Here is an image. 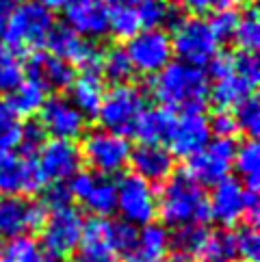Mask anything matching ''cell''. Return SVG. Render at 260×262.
<instances>
[{"label":"cell","instance_id":"18","mask_svg":"<svg viewBox=\"0 0 260 262\" xmlns=\"http://www.w3.org/2000/svg\"><path fill=\"white\" fill-rule=\"evenodd\" d=\"M210 141V128L208 119L204 113H182L176 119L174 133L167 141V149L171 156L191 158L193 154L202 152Z\"/></svg>","mask_w":260,"mask_h":262},{"label":"cell","instance_id":"23","mask_svg":"<svg viewBox=\"0 0 260 262\" xmlns=\"http://www.w3.org/2000/svg\"><path fill=\"white\" fill-rule=\"evenodd\" d=\"M169 249V232L161 223H147L139 230L137 247L128 254L124 262H163Z\"/></svg>","mask_w":260,"mask_h":262},{"label":"cell","instance_id":"14","mask_svg":"<svg viewBox=\"0 0 260 262\" xmlns=\"http://www.w3.org/2000/svg\"><path fill=\"white\" fill-rule=\"evenodd\" d=\"M39 113H41L39 124L46 130V135H50L52 139L74 141V139L85 135L87 117L74 106V102L70 98H63V96L46 98Z\"/></svg>","mask_w":260,"mask_h":262},{"label":"cell","instance_id":"46","mask_svg":"<svg viewBox=\"0 0 260 262\" xmlns=\"http://www.w3.org/2000/svg\"><path fill=\"white\" fill-rule=\"evenodd\" d=\"M208 68V74L206 76L212 78V80H219L228 76V74H232V54L228 52H217L215 57L210 59V63L206 65Z\"/></svg>","mask_w":260,"mask_h":262},{"label":"cell","instance_id":"27","mask_svg":"<svg viewBox=\"0 0 260 262\" xmlns=\"http://www.w3.org/2000/svg\"><path fill=\"white\" fill-rule=\"evenodd\" d=\"M232 167H236L243 178V189L260 191V149L256 139H245L241 145H236Z\"/></svg>","mask_w":260,"mask_h":262},{"label":"cell","instance_id":"11","mask_svg":"<svg viewBox=\"0 0 260 262\" xmlns=\"http://www.w3.org/2000/svg\"><path fill=\"white\" fill-rule=\"evenodd\" d=\"M48 210L39 200L24 195H0V236L15 238L41 230Z\"/></svg>","mask_w":260,"mask_h":262},{"label":"cell","instance_id":"28","mask_svg":"<svg viewBox=\"0 0 260 262\" xmlns=\"http://www.w3.org/2000/svg\"><path fill=\"white\" fill-rule=\"evenodd\" d=\"M204 262H236V238L234 232L228 228H219L208 232L206 241L198 254Z\"/></svg>","mask_w":260,"mask_h":262},{"label":"cell","instance_id":"34","mask_svg":"<svg viewBox=\"0 0 260 262\" xmlns=\"http://www.w3.org/2000/svg\"><path fill=\"white\" fill-rule=\"evenodd\" d=\"M22 80H24V65L20 57L11 48H7L5 43H0V91L11 93Z\"/></svg>","mask_w":260,"mask_h":262},{"label":"cell","instance_id":"40","mask_svg":"<svg viewBox=\"0 0 260 262\" xmlns=\"http://www.w3.org/2000/svg\"><path fill=\"white\" fill-rule=\"evenodd\" d=\"M111 236H113V245L119 254V260H124L128 254H133V249L137 247V236L139 230L135 226H130L126 221H111Z\"/></svg>","mask_w":260,"mask_h":262},{"label":"cell","instance_id":"47","mask_svg":"<svg viewBox=\"0 0 260 262\" xmlns=\"http://www.w3.org/2000/svg\"><path fill=\"white\" fill-rule=\"evenodd\" d=\"M20 3H22V0H0V33H3L7 20L11 17L13 9L20 5Z\"/></svg>","mask_w":260,"mask_h":262},{"label":"cell","instance_id":"48","mask_svg":"<svg viewBox=\"0 0 260 262\" xmlns=\"http://www.w3.org/2000/svg\"><path fill=\"white\" fill-rule=\"evenodd\" d=\"M184 9H189L193 13H204L210 9V0H182L180 3Z\"/></svg>","mask_w":260,"mask_h":262},{"label":"cell","instance_id":"53","mask_svg":"<svg viewBox=\"0 0 260 262\" xmlns=\"http://www.w3.org/2000/svg\"><path fill=\"white\" fill-rule=\"evenodd\" d=\"M3 245H5V238L0 236V251H3Z\"/></svg>","mask_w":260,"mask_h":262},{"label":"cell","instance_id":"39","mask_svg":"<svg viewBox=\"0 0 260 262\" xmlns=\"http://www.w3.org/2000/svg\"><path fill=\"white\" fill-rule=\"evenodd\" d=\"M236 238V256L241 262H258L260 258V236L258 230L252 223H245L239 232H234Z\"/></svg>","mask_w":260,"mask_h":262},{"label":"cell","instance_id":"7","mask_svg":"<svg viewBox=\"0 0 260 262\" xmlns=\"http://www.w3.org/2000/svg\"><path fill=\"white\" fill-rule=\"evenodd\" d=\"M171 33V50L182 63L204 68L219 52V43L210 31L208 20L200 15H187L184 22Z\"/></svg>","mask_w":260,"mask_h":262},{"label":"cell","instance_id":"44","mask_svg":"<svg viewBox=\"0 0 260 262\" xmlns=\"http://www.w3.org/2000/svg\"><path fill=\"white\" fill-rule=\"evenodd\" d=\"M72 193L68 189V184L65 182H50L46 189L41 191V204L46 210H57V208H65V206L72 204Z\"/></svg>","mask_w":260,"mask_h":262},{"label":"cell","instance_id":"30","mask_svg":"<svg viewBox=\"0 0 260 262\" xmlns=\"http://www.w3.org/2000/svg\"><path fill=\"white\" fill-rule=\"evenodd\" d=\"M102 78L109 80L111 85H124L133 78V63H130L126 50L122 46H113L106 52H102Z\"/></svg>","mask_w":260,"mask_h":262},{"label":"cell","instance_id":"10","mask_svg":"<svg viewBox=\"0 0 260 262\" xmlns=\"http://www.w3.org/2000/svg\"><path fill=\"white\" fill-rule=\"evenodd\" d=\"M124 50L133 63V70L147 76L159 74L174 57L171 37L163 29H141L135 37H130Z\"/></svg>","mask_w":260,"mask_h":262},{"label":"cell","instance_id":"50","mask_svg":"<svg viewBox=\"0 0 260 262\" xmlns=\"http://www.w3.org/2000/svg\"><path fill=\"white\" fill-rule=\"evenodd\" d=\"M106 9H119V7H135L137 0H102Z\"/></svg>","mask_w":260,"mask_h":262},{"label":"cell","instance_id":"36","mask_svg":"<svg viewBox=\"0 0 260 262\" xmlns=\"http://www.w3.org/2000/svg\"><path fill=\"white\" fill-rule=\"evenodd\" d=\"M141 31L139 17L135 7H119L109 9V33L115 35L117 39H130Z\"/></svg>","mask_w":260,"mask_h":262},{"label":"cell","instance_id":"54","mask_svg":"<svg viewBox=\"0 0 260 262\" xmlns=\"http://www.w3.org/2000/svg\"><path fill=\"white\" fill-rule=\"evenodd\" d=\"M41 262H52V260H48V258H44V260H41Z\"/></svg>","mask_w":260,"mask_h":262},{"label":"cell","instance_id":"45","mask_svg":"<svg viewBox=\"0 0 260 262\" xmlns=\"http://www.w3.org/2000/svg\"><path fill=\"white\" fill-rule=\"evenodd\" d=\"M208 128H210V135H215L217 139H232L239 133L234 115H232L230 111H217V113L208 119Z\"/></svg>","mask_w":260,"mask_h":262},{"label":"cell","instance_id":"22","mask_svg":"<svg viewBox=\"0 0 260 262\" xmlns=\"http://www.w3.org/2000/svg\"><path fill=\"white\" fill-rule=\"evenodd\" d=\"M176 119L178 115L169 108H145L141 115H139L137 124L133 128V135L139 139V143H161L167 145L169 137L174 133V126H176Z\"/></svg>","mask_w":260,"mask_h":262},{"label":"cell","instance_id":"26","mask_svg":"<svg viewBox=\"0 0 260 262\" xmlns=\"http://www.w3.org/2000/svg\"><path fill=\"white\" fill-rule=\"evenodd\" d=\"M46 98H48V91H46L37 80L24 76V80L20 82V85L9 93L7 104L11 106V111L15 115L31 117V115H35V113H39L41 111Z\"/></svg>","mask_w":260,"mask_h":262},{"label":"cell","instance_id":"29","mask_svg":"<svg viewBox=\"0 0 260 262\" xmlns=\"http://www.w3.org/2000/svg\"><path fill=\"white\" fill-rule=\"evenodd\" d=\"M82 206L94 214V217H109V214L115 212L117 206V193H115V184L109 180V178H96L94 184H91L89 193L82 200Z\"/></svg>","mask_w":260,"mask_h":262},{"label":"cell","instance_id":"25","mask_svg":"<svg viewBox=\"0 0 260 262\" xmlns=\"http://www.w3.org/2000/svg\"><path fill=\"white\" fill-rule=\"evenodd\" d=\"M254 91H256V87H252L249 82L239 78L236 74L232 72L228 76L215 80V85H212V89L208 93V100L217 106V111H228V108H234L239 102H243L245 98H249Z\"/></svg>","mask_w":260,"mask_h":262},{"label":"cell","instance_id":"24","mask_svg":"<svg viewBox=\"0 0 260 262\" xmlns=\"http://www.w3.org/2000/svg\"><path fill=\"white\" fill-rule=\"evenodd\" d=\"M72 102L85 117H96L104 98V78L98 72H80L72 82Z\"/></svg>","mask_w":260,"mask_h":262},{"label":"cell","instance_id":"12","mask_svg":"<svg viewBox=\"0 0 260 262\" xmlns=\"http://www.w3.org/2000/svg\"><path fill=\"white\" fill-rule=\"evenodd\" d=\"M46 48L50 50V54L59 57L63 61H68L72 68H78L80 72H100L102 68V52L94 41L85 39V37L76 35L68 26H54Z\"/></svg>","mask_w":260,"mask_h":262},{"label":"cell","instance_id":"3","mask_svg":"<svg viewBox=\"0 0 260 262\" xmlns=\"http://www.w3.org/2000/svg\"><path fill=\"white\" fill-rule=\"evenodd\" d=\"M54 26L57 22H54L50 9L37 5L33 0H24L13 9L0 35H3L7 48H11L20 57V54L41 50Z\"/></svg>","mask_w":260,"mask_h":262},{"label":"cell","instance_id":"35","mask_svg":"<svg viewBox=\"0 0 260 262\" xmlns=\"http://www.w3.org/2000/svg\"><path fill=\"white\" fill-rule=\"evenodd\" d=\"M234 121L236 128L243 133L247 139H256L260 133V102L256 98V93H252L243 102H239L234 106Z\"/></svg>","mask_w":260,"mask_h":262},{"label":"cell","instance_id":"8","mask_svg":"<svg viewBox=\"0 0 260 262\" xmlns=\"http://www.w3.org/2000/svg\"><path fill=\"white\" fill-rule=\"evenodd\" d=\"M117 206L122 221L130 226H147L156 219V191L150 182L141 180L135 173H124L115 184Z\"/></svg>","mask_w":260,"mask_h":262},{"label":"cell","instance_id":"9","mask_svg":"<svg viewBox=\"0 0 260 262\" xmlns=\"http://www.w3.org/2000/svg\"><path fill=\"white\" fill-rule=\"evenodd\" d=\"M234 139H212L202 152L187 158L184 173L191 176L200 186H215L230 178L234 163Z\"/></svg>","mask_w":260,"mask_h":262},{"label":"cell","instance_id":"52","mask_svg":"<svg viewBox=\"0 0 260 262\" xmlns=\"http://www.w3.org/2000/svg\"><path fill=\"white\" fill-rule=\"evenodd\" d=\"M163 262H193L189 256H184V254H171V256H167V258H163Z\"/></svg>","mask_w":260,"mask_h":262},{"label":"cell","instance_id":"6","mask_svg":"<svg viewBox=\"0 0 260 262\" xmlns=\"http://www.w3.org/2000/svg\"><path fill=\"white\" fill-rule=\"evenodd\" d=\"M85 217L76 206L50 210L41 226V247L48 260H68L78 249Z\"/></svg>","mask_w":260,"mask_h":262},{"label":"cell","instance_id":"4","mask_svg":"<svg viewBox=\"0 0 260 262\" xmlns=\"http://www.w3.org/2000/svg\"><path fill=\"white\" fill-rule=\"evenodd\" d=\"M143 111H145L143 91L135 85L124 82V85H113V89L104 93L96 117L104 130L128 139L133 135V128Z\"/></svg>","mask_w":260,"mask_h":262},{"label":"cell","instance_id":"19","mask_svg":"<svg viewBox=\"0 0 260 262\" xmlns=\"http://www.w3.org/2000/svg\"><path fill=\"white\" fill-rule=\"evenodd\" d=\"M210 221H217L221 228H232L245 217V189L234 178H226L212 186L208 198Z\"/></svg>","mask_w":260,"mask_h":262},{"label":"cell","instance_id":"42","mask_svg":"<svg viewBox=\"0 0 260 262\" xmlns=\"http://www.w3.org/2000/svg\"><path fill=\"white\" fill-rule=\"evenodd\" d=\"M46 130L41 128L39 121L29 119L26 124H22V133H20V147L22 149V156H37L39 149L44 147V143L48 141L46 139Z\"/></svg>","mask_w":260,"mask_h":262},{"label":"cell","instance_id":"20","mask_svg":"<svg viewBox=\"0 0 260 262\" xmlns=\"http://www.w3.org/2000/svg\"><path fill=\"white\" fill-rule=\"evenodd\" d=\"M76 251L80 262H122L111 236V221L104 217L85 219Z\"/></svg>","mask_w":260,"mask_h":262},{"label":"cell","instance_id":"16","mask_svg":"<svg viewBox=\"0 0 260 262\" xmlns=\"http://www.w3.org/2000/svg\"><path fill=\"white\" fill-rule=\"evenodd\" d=\"M63 15L65 26L89 41L109 35V9L102 0H68Z\"/></svg>","mask_w":260,"mask_h":262},{"label":"cell","instance_id":"31","mask_svg":"<svg viewBox=\"0 0 260 262\" xmlns=\"http://www.w3.org/2000/svg\"><path fill=\"white\" fill-rule=\"evenodd\" d=\"M234 43L239 46V50L245 52H256L260 46V17L254 5H249L243 15H239L236 31H234Z\"/></svg>","mask_w":260,"mask_h":262},{"label":"cell","instance_id":"1","mask_svg":"<svg viewBox=\"0 0 260 262\" xmlns=\"http://www.w3.org/2000/svg\"><path fill=\"white\" fill-rule=\"evenodd\" d=\"M150 91L163 108H169L174 113H204L208 104L210 82L202 68L182 61H169L159 74H154Z\"/></svg>","mask_w":260,"mask_h":262},{"label":"cell","instance_id":"13","mask_svg":"<svg viewBox=\"0 0 260 262\" xmlns=\"http://www.w3.org/2000/svg\"><path fill=\"white\" fill-rule=\"evenodd\" d=\"M46 186L35 156L0 152V195H31Z\"/></svg>","mask_w":260,"mask_h":262},{"label":"cell","instance_id":"38","mask_svg":"<svg viewBox=\"0 0 260 262\" xmlns=\"http://www.w3.org/2000/svg\"><path fill=\"white\" fill-rule=\"evenodd\" d=\"M167 0H137L135 11L141 29H163L167 15Z\"/></svg>","mask_w":260,"mask_h":262},{"label":"cell","instance_id":"55","mask_svg":"<svg viewBox=\"0 0 260 262\" xmlns=\"http://www.w3.org/2000/svg\"><path fill=\"white\" fill-rule=\"evenodd\" d=\"M176 3H182V0H176Z\"/></svg>","mask_w":260,"mask_h":262},{"label":"cell","instance_id":"15","mask_svg":"<svg viewBox=\"0 0 260 262\" xmlns=\"http://www.w3.org/2000/svg\"><path fill=\"white\" fill-rule=\"evenodd\" d=\"M37 165H39L46 182H68L72 176L80 171L82 156L74 141L50 139L37 154Z\"/></svg>","mask_w":260,"mask_h":262},{"label":"cell","instance_id":"49","mask_svg":"<svg viewBox=\"0 0 260 262\" xmlns=\"http://www.w3.org/2000/svg\"><path fill=\"white\" fill-rule=\"evenodd\" d=\"M243 3L245 0H210V9H215V11H228V9H234Z\"/></svg>","mask_w":260,"mask_h":262},{"label":"cell","instance_id":"33","mask_svg":"<svg viewBox=\"0 0 260 262\" xmlns=\"http://www.w3.org/2000/svg\"><path fill=\"white\" fill-rule=\"evenodd\" d=\"M41 260H44L41 247L29 234L9 238V243H5L3 251H0V262H41Z\"/></svg>","mask_w":260,"mask_h":262},{"label":"cell","instance_id":"43","mask_svg":"<svg viewBox=\"0 0 260 262\" xmlns=\"http://www.w3.org/2000/svg\"><path fill=\"white\" fill-rule=\"evenodd\" d=\"M236 22H239V13L234 9H228V11H217L215 15L208 20V26L212 35H215L217 43H226L234 37L236 31Z\"/></svg>","mask_w":260,"mask_h":262},{"label":"cell","instance_id":"37","mask_svg":"<svg viewBox=\"0 0 260 262\" xmlns=\"http://www.w3.org/2000/svg\"><path fill=\"white\" fill-rule=\"evenodd\" d=\"M22 124L17 121V115L7 104V100L0 98V152H15L20 145Z\"/></svg>","mask_w":260,"mask_h":262},{"label":"cell","instance_id":"32","mask_svg":"<svg viewBox=\"0 0 260 262\" xmlns=\"http://www.w3.org/2000/svg\"><path fill=\"white\" fill-rule=\"evenodd\" d=\"M208 232L210 230L206 226H200V223L176 228L174 234H169V245H174L178 254H184L189 258L198 256L202 245H204V241H206V236H208Z\"/></svg>","mask_w":260,"mask_h":262},{"label":"cell","instance_id":"5","mask_svg":"<svg viewBox=\"0 0 260 262\" xmlns=\"http://www.w3.org/2000/svg\"><path fill=\"white\" fill-rule=\"evenodd\" d=\"M78 149L82 163H87L98 176L109 178L126 169L133 147L126 137L109 133L104 128H96L82 135V145Z\"/></svg>","mask_w":260,"mask_h":262},{"label":"cell","instance_id":"51","mask_svg":"<svg viewBox=\"0 0 260 262\" xmlns=\"http://www.w3.org/2000/svg\"><path fill=\"white\" fill-rule=\"evenodd\" d=\"M33 3H37V5H41V7H46V9H50V11H54V9H61L68 0H33Z\"/></svg>","mask_w":260,"mask_h":262},{"label":"cell","instance_id":"17","mask_svg":"<svg viewBox=\"0 0 260 262\" xmlns=\"http://www.w3.org/2000/svg\"><path fill=\"white\" fill-rule=\"evenodd\" d=\"M24 76L37 80L46 91H65L76 80V68L50 52H31L24 65Z\"/></svg>","mask_w":260,"mask_h":262},{"label":"cell","instance_id":"2","mask_svg":"<svg viewBox=\"0 0 260 262\" xmlns=\"http://www.w3.org/2000/svg\"><path fill=\"white\" fill-rule=\"evenodd\" d=\"M156 214L165 226L182 228L191 223L206 226L210 221L208 195L187 173H171L163 182L161 193L156 195Z\"/></svg>","mask_w":260,"mask_h":262},{"label":"cell","instance_id":"41","mask_svg":"<svg viewBox=\"0 0 260 262\" xmlns=\"http://www.w3.org/2000/svg\"><path fill=\"white\" fill-rule=\"evenodd\" d=\"M232 72H234L239 78H243L245 82H249L252 87H258V80H260V63H258L256 52L239 50V52L232 54Z\"/></svg>","mask_w":260,"mask_h":262},{"label":"cell","instance_id":"21","mask_svg":"<svg viewBox=\"0 0 260 262\" xmlns=\"http://www.w3.org/2000/svg\"><path fill=\"white\" fill-rule=\"evenodd\" d=\"M128 163L133 165V173L150 184L165 182L174 173V156L161 143H139L130 149Z\"/></svg>","mask_w":260,"mask_h":262}]
</instances>
